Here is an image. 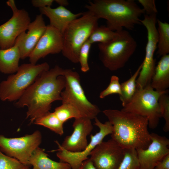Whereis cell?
<instances>
[{"label":"cell","mask_w":169,"mask_h":169,"mask_svg":"<svg viewBox=\"0 0 169 169\" xmlns=\"http://www.w3.org/2000/svg\"><path fill=\"white\" fill-rule=\"evenodd\" d=\"M64 69L56 65L43 72L15 103L17 107H28L26 118H30V123L49 112L53 102L61 100L65 83Z\"/></svg>","instance_id":"1"},{"label":"cell","mask_w":169,"mask_h":169,"mask_svg":"<svg viewBox=\"0 0 169 169\" xmlns=\"http://www.w3.org/2000/svg\"><path fill=\"white\" fill-rule=\"evenodd\" d=\"M113 127L111 138L125 149H145L151 141L147 118L118 110L103 111Z\"/></svg>","instance_id":"2"},{"label":"cell","mask_w":169,"mask_h":169,"mask_svg":"<svg viewBox=\"0 0 169 169\" xmlns=\"http://www.w3.org/2000/svg\"><path fill=\"white\" fill-rule=\"evenodd\" d=\"M84 7L99 19L106 21V27L115 32L125 28L132 30L141 24L140 17L145 13L133 0H94Z\"/></svg>","instance_id":"3"},{"label":"cell","mask_w":169,"mask_h":169,"mask_svg":"<svg viewBox=\"0 0 169 169\" xmlns=\"http://www.w3.org/2000/svg\"><path fill=\"white\" fill-rule=\"evenodd\" d=\"M99 19L87 10L69 24L63 34L61 52L64 57L73 63H78L80 49L98 26Z\"/></svg>","instance_id":"4"},{"label":"cell","mask_w":169,"mask_h":169,"mask_svg":"<svg viewBox=\"0 0 169 169\" xmlns=\"http://www.w3.org/2000/svg\"><path fill=\"white\" fill-rule=\"evenodd\" d=\"M117 32L115 39L106 43H99L100 59L104 66L111 71L123 67L135 52L137 43L126 30Z\"/></svg>","instance_id":"5"},{"label":"cell","mask_w":169,"mask_h":169,"mask_svg":"<svg viewBox=\"0 0 169 169\" xmlns=\"http://www.w3.org/2000/svg\"><path fill=\"white\" fill-rule=\"evenodd\" d=\"M47 62L40 64H24L15 74L8 76L0 84V99L9 101L19 100L26 90L43 72L49 69Z\"/></svg>","instance_id":"6"},{"label":"cell","mask_w":169,"mask_h":169,"mask_svg":"<svg viewBox=\"0 0 169 169\" xmlns=\"http://www.w3.org/2000/svg\"><path fill=\"white\" fill-rule=\"evenodd\" d=\"M65 86L61 94L62 103L76 108L83 117L95 119L100 112L99 107L87 99L82 87L79 74L70 69H64Z\"/></svg>","instance_id":"7"},{"label":"cell","mask_w":169,"mask_h":169,"mask_svg":"<svg viewBox=\"0 0 169 169\" xmlns=\"http://www.w3.org/2000/svg\"><path fill=\"white\" fill-rule=\"evenodd\" d=\"M167 91H157L151 84L143 89H136L131 100L121 110L146 117L148 120V127L155 129L161 118L159 99L161 95L167 93Z\"/></svg>","instance_id":"8"},{"label":"cell","mask_w":169,"mask_h":169,"mask_svg":"<svg viewBox=\"0 0 169 169\" xmlns=\"http://www.w3.org/2000/svg\"><path fill=\"white\" fill-rule=\"evenodd\" d=\"M157 20L156 14H145L144 19L140 20L141 23L146 29L147 41L146 47L145 57L142 63V68L136 80L137 89H143L151 84L154 74L156 66L154 55L157 48L158 38L156 26Z\"/></svg>","instance_id":"9"},{"label":"cell","mask_w":169,"mask_h":169,"mask_svg":"<svg viewBox=\"0 0 169 169\" xmlns=\"http://www.w3.org/2000/svg\"><path fill=\"white\" fill-rule=\"evenodd\" d=\"M42 141L41 133L38 130L19 137L8 138L0 135V151L23 164L30 166L29 158Z\"/></svg>","instance_id":"10"},{"label":"cell","mask_w":169,"mask_h":169,"mask_svg":"<svg viewBox=\"0 0 169 169\" xmlns=\"http://www.w3.org/2000/svg\"><path fill=\"white\" fill-rule=\"evenodd\" d=\"M94 119V124L99 128V131L94 135H91L90 142L83 151L76 152L68 151L61 146L58 141H55L59 148L55 150L57 151V156L60 161L69 164L71 169H78L82 163L89 158L94 148L103 141L105 136L112 133L113 127L109 121L103 123L97 117Z\"/></svg>","instance_id":"11"},{"label":"cell","mask_w":169,"mask_h":169,"mask_svg":"<svg viewBox=\"0 0 169 169\" xmlns=\"http://www.w3.org/2000/svg\"><path fill=\"white\" fill-rule=\"evenodd\" d=\"M125 150L111 138L98 144L91 151L90 158L97 169H117L123 159Z\"/></svg>","instance_id":"12"},{"label":"cell","mask_w":169,"mask_h":169,"mask_svg":"<svg viewBox=\"0 0 169 169\" xmlns=\"http://www.w3.org/2000/svg\"><path fill=\"white\" fill-rule=\"evenodd\" d=\"M151 141L145 149L136 150L139 169H154L169 154V140L154 133H150Z\"/></svg>","instance_id":"13"},{"label":"cell","mask_w":169,"mask_h":169,"mask_svg":"<svg viewBox=\"0 0 169 169\" xmlns=\"http://www.w3.org/2000/svg\"><path fill=\"white\" fill-rule=\"evenodd\" d=\"M30 22L29 14L24 9H18L13 13L8 20L0 25V49L13 46L17 38L27 29Z\"/></svg>","instance_id":"14"},{"label":"cell","mask_w":169,"mask_h":169,"mask_svg":"<svg viewBox=\"0 0 169 169\" xmlns=\"http://www.w3.org/2000/svg\"><path fill=\"white\" fill-rule=\"evenodd\" d=\"M63 46V34L55 28L47 25L44 33L28 57L30 63L36 64L39 59L49 54L61 52Z\"/></svg>","instance_id":"15"},{"label":"cell","mask_w":169,"mask_h":169,"mask_svg":"<svg viewBox=\"0 0 169 169\" xmlns=\"http://www.w3.org/2000/svg\"><path fill=\"white\" fill-rule=\"evenodd\" d=\"M47 26L43 15L40 14L37 15L27 29L18 37L14 45L19 48L21 59L29 57L44 33Z\"/></svg>","instance_id":"16"},{"label":"cell","mask_w":169,"mask_h":169,"mask_svg":"<svg viewBox=\"0 0 169 169\" xmlns=\"http://www.w3.org/2000/svg\"><path fill=\"white\" fill-rule=\"evenodd\" d=\"M72 127L73 133L65 137L60 146L68 151H82L88 145L87 137L93 129L91 120L84 117L75 118Z\"/></svg>","instance_id":"17"},{"label":"cell","mask_w":169,"mask_h":169,"mask_svg":"<svg viewBox=\"0 0 169 169\" xmlns=\"http://www.w3.org/2000/svg\"><path fill=\"white\" fill-rule=\"evenodd\" d=\"M41 14L49 19L50 25L59 31L62 34L73 21L81 16L82 13H74L65 7L59 6L55 8L47 7L39 9Z\"/></svg>","instance_id":"18"},{"label":"cell","mask_w":169,"mask_h":169,"mask_svg":"<svg viewBox=\"0 0 169 169\" xmlns=\"http://www.w3.org/2000/svg\"><path fill=\"white\" fill-rule=\"evenodd\" d=\"M151 85L155 90L165 92L169 87V54L162 56L156 66Z\"/></svg>","instance_id":"19"},{"label":"cell","mask_w":169,"mask_h":169,"mask_svg":"<svg viewBox=\"0 0 169 169\" xmlns=\"http://www.w3.org/2000/svg\"><path fill=\"white\" fill-rule=\"evenodd\" d=\"M44 150L39 147L34 151L29 161L33 169H71L68 163L54 161L48 157Z\"/></svg>","instance_id":"20"},{"label":"cell","mask_w":169,"mask_h":169,"mask_svg":"<svg viewBox=\"0 0 169 169\" xmlns=\"http://www.w3.org/2000/svg\"><path fill=\"white\" fill-rule=\"evenodd\" d=\"M20 59V50L16 45L6 49H0V72L11 74L16 72Z\"/></svg>","instance_id":"21"},{"label":"cell","mask_w":169,"mask_h":169,"mask_svg":"<svg viewBox=\"0 0 169 169\" xmlns=\"http://www.w3.org/2000/svg\"><path fill=\"white\" fill-rule=\"evenodd\" d=\"M142 66V63L130 79L120 84L121 94L119 96L123 107L130 101L136 92V80Z\"/></svg>","instance_id":"22"},{"label":"cell","mask_w":169,"mask_h":169,"mask_svg":"<svg viewBox=\"0 0 169 169\" xmlns=\"http://www.w3.org/2000/svg\"><path fill=\"white\" fill-rule=\"evenodd\" d=\"M158 28V41L156 54L160 56L169 54V24L157 19Z\"/></svg>","instance_id":"23"},{"label":"cell","mask_w":169,"mask_h":169,"mask_svg":"<svg viewBox=\"0 0 169 169\" xmlns=\"http://www.w3.org/2000/svg\"><path fill=\"white\" fill-rule=\"evenodd\" d=\"M33 123L35 124L44 126L60 136L64 134L63 123L54 112H48L36 119Z\"/></svg>","instance_id":"24"},{"label":"cell","mask_w":169,"mask_h":169,"mask_svg":"<svg viewBox=\"0 0 169 169\" xmlns=\"http://www.w3.org/2000/svg\"><path fill=\"white\" fill-rule=\"evenodd\" d=\"M117 34V32L110 30L106 26H98L92 32L88 40L92 44L96 42L106 43L115 39Z\"/></svg>","instance_id":"25"},{"label":"cell","mask_w":169,"mask_h":169,"mask_svg":"<svg viewBox=\"0 0 169 169\" xmlns=\"http://www.w3.org/2000/svg\"><path fill=\"white\" fill-rule=\"evenodd\" d=\"M54 112L63 124L70 119L83 117L76 108L66 103H62L61 105L55 108Z\"/></svg>","instance_id":"26"},{"label":"cell","mask_w":169,"mask_h":169,"mask_svg":"<svg viewBox=\"0 0 169 169\" xmlns=\"http://www.w3.org/2000/svg\"><path fill=\"white\" fill-rule=\"evenodd\" d=\"M140 164L136 150L125 149L124 158L117 169H139Z\"/></svg>","instance_id":"27"},{"label":"cell","mask_w":169,"mask_h":169,"mask_svg":"<svg viewBox=\"0 0 169 169\" xmlns=\"http://www.w3.org/2000/svg\"><path fill=\"white\" fill-rule=\"evenodd\" d=\"M26 165L14 158L8 156L0 151V169H30Z\"/></svg>","instance_id":"28"},{"label":"cell","mask_w":169,"mask_h":169,"mask_svg":"<svg viewBox=\"0 0 169 169\" xmlns=\"http://www.w3.org/2000/svg\"><path fill=\"white\" fill-rule=\"evenodd\" d=\"M166 94L161 95L158 100L161 116L165 121L163 129L166 132L169 131V97Z\"/></svg>","instance_id":"29"},{"label":"cell","mask_w":169,"mask_h":169,"mask_svg":"<svg viewBox=\"0 0 169 169\" xmlns=\"http://www.w3.org/2000/svg\"><path fill=\"white\" fill-rule=\"evenodd\" d=\"M91 45L88 40H87L81 46L79 51L78 63H80L81 70L83 72H87L90 69L88 59Z\"/></svg>","instance_id":"30"},{"label":"cell","mask_w":169,"mask_h":169,"mask_svg":"<svg viewBox=\"0 0 169 169\" xmlns=\"http://www.w3.org/2000/svg\"><path fill=\"white\" fill-rule=\"evenodd\" d=\"M115 94H118L119 95H121V85L118 77L113 75L111 77L109 85L100 93L99 97L101 99H103L109 95Z\"/></svg>","instance_id":"31"},{"label":"cell","mask_w":169,"mask_h":169,"mask_svg":"<svg viewBox=\"0 0 169 169\" xmlns=\"http://www.w3.org/2000/svg\"><path fill=\"white\" fill-rule=\"evenodd\" d=\"M138 2L143 7L145 13L148 15L156 14L157 10L154 0H138Z\"/></svg>","instance_id":"32"},{"label":"cell","mask_w":169,"mask_h":169,"mask_svg":"<svg viewBox=\"0 0 169 169\" xmlns=\"http://www.w3.org/2000/svg\"><path fill=\"white\" fill-rule=\"evenodd\" d=\"M54 0H32L31 1L33 6L39 9L47 7H50L52 5Z\"/></svg>","instance_id":"33"},{"label":"cell","mask_w":169,"mask_h":169,"mask_svg":"<svg viewBox=\"0 0 169 169\" xmlns=\"http://www.w3.org/2000/svg\"><path fill=\"white\" fill-rule=\"evenodd\" d=\"M154 169H169V154L159 162Z\"/></svg>","instance_id":"34"},{"label":"cell","mask_w":169,"mask_h":169,"mask_svg":"<svg viewBox=\"0 0 169 169\" xmlns=\"http://www.w3.org/2000/svg\"><path fill=\"white\" fill-rule=\"evenodd\" d=\"M78 169H97L94 166L90 158L84 161Z\"/></svg>","instance_id":"35"},{"label":"cell","mask_w":169,"mask_h":169,"mask_svg":"<svg viewBox=\"0 0 169 169\" xmlns=\"http://www.w3.org/2000/svg\"><path fill=\"white\" fill-rule=\"evenodd\" d=\"M7 5L11 9L13 13H16L18 9L17 8L15 2L13 0H9L6 2Z\"/></svg>","instance_id":"36"},{"label":"cell","mask_w":169,"mask_h":169,"mask_svg":"<svg viewBox=\"0 0 169 169\" xmlns=\"http://www.w3.org/2000/svg\"><path fill=\"white\" fill-rule=\"evenodd\" d=\"M59 6L65 7L69 4L68 1L67 0H54Z\"/></svg>","instance_id":"37"},{"label":"cell","mask_w":169,"mask_h":169,"mask_svg":"<svg viewBox=\"0 0 169 169\" xmlns=\"http://www.w3.org/2000/svg\"></svg>","instance_id":"38"}]
</instances>
